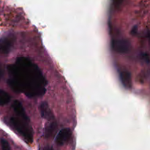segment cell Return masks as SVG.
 Segmentation results:
<instances>
[{"instance_id": "6da1fadb", "label": "cell", "mask_w": 150, "mask_h": 150, "mask_svg": "<svg viewBox=\"0 0 150 150\" xmlns=\"http://www.w3.org/2000/svg\"><path fill=\"white\" fill-rule=\"evenodd\" d=\"M7 83L16 93H23L29 98L45 94L48 82L38 64L29 57H17L13 64L7 66Z\"/></svg>"}, {"instance_id": "7a4b0ae2", "label": "cell", "mask_w": 150, "mask_h": 150, "mask_svg": "<svg viewBox=\"0 0 150 150\" xmlns=\"http://www.w3.org/2000/svg\"><path fill=\"white\" fill-rule=\"evenodd\" d=\"M6 123L14 130L26 144H31L33 142V129L30 125V122L24 120L18 117H10Z\"/></svg>"}, {"instance_id": "3957f363", "label": "cell", "mask_w": 150, "mask_h": 150, "mask_svg": "<svg viewBox=\"0 0 150 150\" xmlns=\"http://www.w3.org/2000/svg\"><path fill=\"white\" fill-rule=\"evenodd\" d=\"M16 42V36L13 34H8L0 38V54H8L13 49Z\"/></svg>"}, {"instance_id": "277c9868", "label": "cell", "mask_w": 150, "mask_h": 150, "mask_svg": "<svg viewBox=\"0 0 150 150\" xmlns=\"http://www.w3.org/2000/svg\"><path fill=\"white\" fill-rule=\"evenodd\" d=\"M111 47L113 50L117 53L125 54L130 49V42L125 39L114 40L111 42Z\"/></svg>"}, {"instance_id": "5b68a950", "label": "cell", "mask_w": 150, "mask_h": 150, "mask_svg": "<svg viewBox=\"0 0 150 150\" xmlns=\"http://www.w3.org/2000/svg\"><path fill=\"white\" fill-rule=\"evenodd\" d=\"M72 136V131L69 128H63L56 136L55 143L59 146L65 144L69 142Z\"/></svg>"}, {"instance_id": "8992f818", "label": "cell", "mask_w": 150, "mask_h": 150, "mask_svg": "<svg viewBox=\"0 0 150 150\" xmlns=\"http://www.w3.org/2000/svg\"><path fill=\"white\" fill-rule=\"evenodd\" d=\"M12 108H13L14 112L16 114V116L23 119V120H26V121L30 122V119H29V116L26 114L23 105H22V103L20 101L15 100L14 102L13 103V104H12Z\"/></svg>"}, {"instance_id": "52a82bcc", "label": "cell", "mask_w": 150, "mask_h": 150, "mask_svg": "<svg viewBox=\"0 0 150 150\" xmlns=\"http://www.w3.org/2000/svg\"><path fill=\"white\" fill-rule=\"evenodd\" d=\"M39 111L40 117L42 118L48 120V121L55 120V117H54V114H53L51 110L50 109L49 105H48L47 103H42L39 105Z\"/></svg>"}, {"instance_id": "ba28073f", "label": "cell", "mask_w": 150, "mask_h": 150, "mask_svg": "<svg viewBox=\"0 0 150 150\" xmlns=\"http://www.w3.org/2000/svg\"><path fill=\"white\" fill-rule=\"evenodd\" d=\"M57 128V125L56 122L55 120H50L47 123L44 127L43 132H42V136L45 137V139H48V138L51 137L55 133L56 130Z\"/></svg>"}, {"instance_id": "9c48e42d", "label": "cell", "mask_w": 150, "mask_h": 150, "mask_svg": "<svg viewBox=\"0 0 150 150\" xmlns=\"http://www.w3.org/2000/svg\"><path fill=\"white\" fill-rule=\"evenodd\" d=\"M120 77L121 79L122 83L125 86V87L127 89H130L132 86V80L131 75L128 71H121L120 73Z\"/></svg>"}, {"instance_id": "30bf717a", "label": "cell", "mask_w": 150, "mask_h": 150, "mask_svg": "<svg viewBox=\"0 0 150 150\" xmlns=\"http://www.w3.org/2000/svg\"><path fill=\"white\" fill-rule=\"evenodd\" d=\"M11 100L10 94L3 89H0V106H4L9 103Z\"/></svg>"}, {"instance_id": "8fae6325", "label": "cell", "mask_w": 150, "mask_h": 150, "mask_svg": "<svg viewBox=\"0 0 150 150\" xmlns=\"http://www.w3.org/2000/svg\"><path fill=\"white\" fill-rule=\"evenodd\" d=\"M0 143H1V149H10V146L9 142H7V140L5 139H1L0 141Z\"/></svg>"}, {"instance_id": "7c38bea8", "label": "cell", "mask_w": 150, "mask_h": 150, "mask_svg": "<svg viewBox=\"0 0 150 150\" xmlns=\"http://www.w3.org/2000/svg\"><path fill=\"white\" fill-rule=\"evenodd\" d=\"M3 76H4V69H3L2 65L0 64V80L3 77Z\"/></svg>"}]
</instances>
